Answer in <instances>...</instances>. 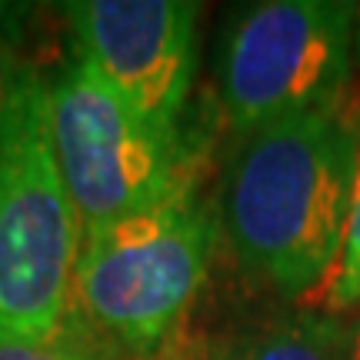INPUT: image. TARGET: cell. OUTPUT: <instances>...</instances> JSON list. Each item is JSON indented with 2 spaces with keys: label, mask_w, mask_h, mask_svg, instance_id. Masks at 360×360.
Wrapping results in <instances>:
<instances>
[{
  "label": "cell",
  "mask_w": 360,
  "mask_h": 360,
  "mask_svg": "<svg viewBox=\"0 0 360 360\" xmlns=\"http://www.w3.org/2000/svg\"><path fill=\"white\" fill-rule=\"evenodd\" d=\"M357 137L337 114L244 134L220 193V224L247 270L281 294H304L340 257Z\"/></svg>",
  "instance_id": "6da1fadb"
},
{
  "label": "cell",
  "mask_w": 360,
  "mask_h": 360,
  "mask_svg": "<svg viewBox=\"0 0 360 360\" xmlns=\"http://www.w3.org/2000/svg\"><path fill=\"white\" fill-rule=\"evenodd\" d=\"M51 137L80 237L170 200L191 180L157 134L80 57L51 80Z\"/></svg>",
  "instance_id": "5b68a950"
},
{
  "label": "cell",
  "mask_w": 360,
  "mask_h": 360,
  "mask_svg": "<svg viewBox=\"0 0 360 360\" xmlns=\"http://www.w3.org/2000/svg\"><path fill=\"white\" fill-rule=\"evenodd\" d=\"M330 307H360V134H357V160H354V187H350V210L344 227L340 257L330 274Z\"/></svg>",
  "instance_id": "ba28073f"
},
{
  "label": "cell",
  "mask_w": 360,
  "mask_h": 360,
  "mask_svg": "<svg viewBox=\"0 0 360 360\" xmlns=\"http://www.w3.org/2000/svg\"><path fill=\"white\" fill-rule=\"evenodd\" d=\"M207 360H347V330L323 314H290L233 337Z\"/></svg>",
  "instance_id": "52a82bcc"
},
{
  "label": "cell",
  "mask_w": 360,
  "mask_h": 360,
  "mask_svg": "<svg viewBox=\"0 0 360 360\" xmlns=\"http://www.w3.org/2000/svg\"><path fill=\"white\" fill-rule=\"evenodd\" d=\"M357 7L267 0L233 20L220 57V101L244 137L270 124L330 117L350 77Z\"/></svg>",
  "instance_id": "277c9868"
},
{
  "label": "cell",
  "mask_w": 360,
  "mask_h": 360,
  "mask_svg": "<svg viewBox=\"0 0 360 360\" xmlns=\"http://www.w3.org/2000/svg\"><path fill=\"white\" fill-rule=\"evenodd\" d=\"M354 40H357V53H360V4H357V37Z\"/></svg>",
  "instance_id": "8fae6325"
},
{
  "label": "cell",
  "mask_w": 360,
  "mask_h": 360,
  "mask_svg": "<svg viewBox=\"0 0 360 360\" xmlns=\"http://www.w3.org/2000/svg\"><path fill=\"white\" fill-rule=\"evenodd\" d=\"M177 360H207V357H177Z\"/></svg>",
  "instance_id": "7c38bea8"
},
{
  "label": "cell",
  "mask_w": 360,
  "mask_h": 360,
  "mask_svg": "<svg viewBox=\"0 0 360 360\" xmlns=\"http://www.w3.org/2000/svg\"><path fill=\"white\" fill-rule=\"evenodd\" d=\"M74 57L147 120L177 141L197 64V17L191 0H77L67 4Z\"/></svg>",
  "instance_id": "8992f818"
},
{
  "label": "cell",
  "mask_w": 360,
  "mask_h": 360,
  "mask_svg": "<svg viewBox=\"0 0 360 360\" xmlns=\"http://www.w3.org/2000/svg\"><path fill=\"white\" fill-rule=\"evenodd\" d=\"M80 254V224L51 137V80L0 74V334H60Z\"/></svg>",
  "instance_id": "3957f363"
},
{
  "label": "cell",
  "mask_w": 360,
  "mask_h": 360,
  "mask_svg": "<svg viewBox=\"0 0 360 360\" xmlns=\"http://www.w3.org/2000/svg\"><path fill=\"white\" fill-rule=\"evenodd\" d=\"M347 330V360H360V317L354 323H344Z\"/></svg>",
  "instance_id": "30bf717a"
},
{
  "label": "cell",
  "mask_w": 360,
  "mask_h": 360,
  "mask_svg": "<svg viewBox=\"0 0 360 360\" xmlns=\"http://www.w3.org/2000/svg\"><path fill=\"white\" fill-rule=\"evenodd\" d=\"M217 224L193 187L80 237L64 327L103 360L167 347L210 270Z\"/></svg>",
  "instance_id": "7a4b0ae2"
},
{
  "label": "cell",
  "mask_w": 360,
  "mask_h": 360,
  "mask_svg": "<svg viewBox=\"0 0 360 360\" xmlns=\"http://www.w3.org/2000/svg\"><path fill=\"white\" fill-rule=\"evenodd\" d=\"M0 360H103L77 337L60 330L51 340H30V337L0 334Z\"/></svg>",
  "instance_id": "9c48e42d"
}]
</instances>
